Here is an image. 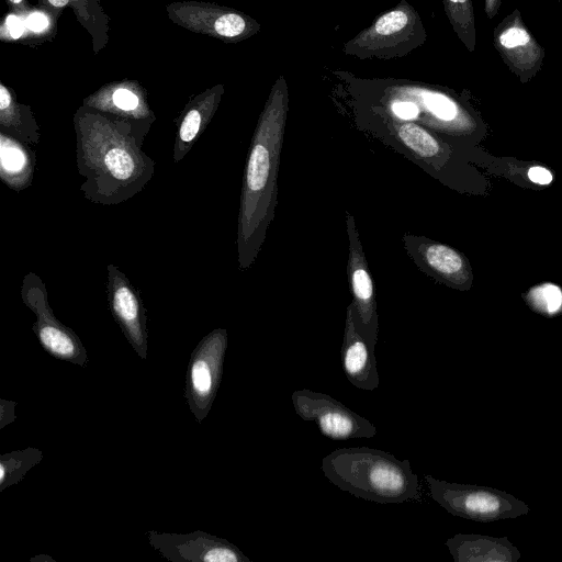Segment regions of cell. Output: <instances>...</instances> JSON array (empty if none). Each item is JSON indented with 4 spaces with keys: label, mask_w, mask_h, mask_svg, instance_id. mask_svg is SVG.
Instances as JSON below:
<instances>
[{
    "label": "cell",
    "mask_w": 562,
    "mask_h": 562,
    "mask_svg": "<svg viewBox=\"0 0 562 562\" xmlns=\"http://www.w3.org/2000/svg\"><path fill=\"white\" fill-rule=\"evenodd\" d=\"M145 136L123 121H76L77 168L85 178L79 190L88 201L119 205L145 188L155 172V161L143 150Z\"/></svg>",
    "instance_id": "1"
},
{
    "label": "cell",
    "mask_w": 562,
    "mask_h": 562,
    "mask_svg": "<svg viewBox=\"0 0 562 562\" xmlns=\"http://www.w3.org/2000/svg\"><path fill=\"white\" fill-rule=\"evenodd\" d=\"M288 109V85L280 75L259 116L245 166L236 241L240 270H247L257 259L274 217Z\"/></svg>",
    "instance_id": "2"
},
{
    "label": "cell",
    "mask_w": 562,
    "mask_h": 562,
    "mask_svg": "<svg viewBox=\"0 0 562 562\" xmlns=\"http://www.w3.org/2000/svg\"><path fill=\"white\" fill-rule=\"evenodd\" d=\"M324 475L338 488L379 504L418 499L420 485L408 459L369 447L339 448L322 460Z\"/></svg>",
    "instance_id": "3"
},
{
    "label": "cell",
    "mask_w": 562,
    "mask_h": 562,
    "mask_svg": "<svg viewBox=\"0 0 562 562\" xmlns=\"http://www.w3.org/2000/svg\"><path fill=\"white\" fill-rule=\"evenodd\" d=\"M426 40L427 32L418 11L408 1L401 0L347 41L342 50L361 60H389L408 55Z\"/></svg>",
    "instance_id": "4"
},
{
    "label": "cell",
    "mask_w": 562,
    "mask_h": 562,
    "mask_svg": "<svg viewBox=\"0 0 562 562\" xmlns=\"http://www.w3.org/2000/svg\"><path fill=\"white\" fill-rule=\"evenodd\" d=\"M383 81L416 104L417 121L423 125L449 136H482L485 126L479 112L454 90L406 79L383 78Z\"/></svg>",
    "instance_id": "5"
},
{
    "label": "cell",
    "mask_w": 562,
    "mask_h": 562,
    "mask_svg": "<svg viewBox=\"0 0 562 562\" xmlns=\"http://www.w3.org/2000/svg\"><path fill=\"white\" fill-rule=\"evenodd\" d=\"M430 497L449 514L479 522L514 519L529 506L513 494L495 487L447 482L425 475Z\"/></svg>",
    "instance_id": "6"
},
{
    "label": "cell",
    "mask_w": 562,
    "mask_h": 562,
    "mask_svg": "<svg viewBox=\"0 0 562 562\" xmlns=\"http://www.w3.org/2000/svg\"><path fill=\"white\" fill-rule=\"evenodd\" d=\"M20 292L23 303L36 317L33 331L42 347L57 359L85 367L87 350L75 331L54 315L43 280L34 272L26 273Z\"/></svg>",
    "instance_id": "7"
},
{
    "label": "cell",
    "mask_w": 562,
    "mask_h": 562,
    "mask_svg": "<svg viewBox=\"0 0 562 562\" xmlns=\"http://www.w3.org/2000/svg\"><path fill=\"white\" fill-rule=\"evenodd\" d=\"M227 344V330L216 328L203 337L191 353L184 397L199 423L207 416L220 387Z\"/></svg>",
    "instance_id": "8"
},
{
    "label": "cell",
    "mask_w": 562,
    "mask_h": 562,
    "mask_svg": "<svg viewBox=\"0 0 562 562\" xmlns=\"http://www.w3.org/2000/svg\"><path fill=\"white\" fill-rule=\"evenodd\" d=\"M295 413L305 422H313L319 431L333 440L372 438L376 427L328 394L307 389L291 395Z\"/></svg>",
    "instance_id": "9"
},
{
    "label": "cell",
    "mask_w": 562,
    "mask_h": 562,
    "mask_svg": "<svg viewBox=\"0 0 562 562\" xmlns=\"http://www.w3.org/2000/svg\"><path fill=\"white\" fill-rule=\"evenodd\" d=\"M348 235L347 272L352 294L356 327L360 335L375 347L379 333L374 282L359 238L355 217L346 211Z\"/></svg>",
    "instance_id": "10"
},
{
    "label": "cell",
    "mask_w": 562,
    "mask_h": 562,
    "mask_svg": "<svg viewBox=\"0 0 562 562\" xmlns=\"http://www.w3.org/2000/svg\"><path fill=\"white\" fill-rule=\"evenodd\" d=\"M493 45L508 69L521 83L531 81L541 70L544 49L514 9L493 30Z\"/></svg>",
    "instance_id": "11"
},
{
    "label": "cell",
    "mask_w": 562,
    "mask_h": 562,
    "mask_svg": "<svg viewBox=\"0 0 562 562\" xmlns=\"http://www.w3.org/2000/svg\"><path fill=\"white\" fill-rule=\"evenodd\" d=\"M105 286L113 318L132 348L145 360L148 351L147 316L139 291L112 263L106 266Z\"/></svg>",
    "instance_id": "12"
},
{
    "label": "cell",
    "mask_w": 562,
    "mask_h": 562,
    "mask_svg": "<svg viewBox=\"0 0 562 562\" xmlns=\"http://www.w3.org/2000/svg\"><path fill=\"white\" fill-rule=\"evenodd\" d=\"M403 241L414 262L438 282L460 291L471 289L474 274L469 259L458 249L423 236L406 234Z\"/></svg>",
    "instance_id": "13"
},
{
    "label": "cell",
    "mask_w": 562,
    "mask_h": 562,
    "mask_svg": "<svg viewBox=\"0 0 562 562\" xmlns=\"http://www.w3.org/2000/svg\"><path fill=\"white\" fill-rule=\"evenodd\" d=\"M150 546L175 562H250L235 544L226 539L203 532L148 533Z\"/></svg>",
    "instance_id": "14"
},
{
    "label": "cell",
    "mask_w": 562,
    "mask_h": 562,
    "mask_svg": "<svg viewBox=\"0 0 562 562\" xmlns=\"http://www.w3.org/2000/svg\"><path fill=\"white\" fill-rule=\"evenodd\" d=\"M340 357L345 375L353 386L366 391H373L379 386L374 346L358 331L352 303L347 307Z\"/></svg>",
    "instance_id": "15"
},
{
    "label": "cell",
    "mask_w": 562,
    "mask_h": 562,
    "mask_svg": "<svg viewBox=\"0 0 562 562\" xmlns=\"http://www.w3.org/2000/svg\"><path fill=\"white\" fill-rule=\"evenodd\" d=\"M446 546L454 562H517L521 557L507 537L457 533Z\"/></svg>",
    "instance_id": "16"
},
{
    "label": "cell",
    "mask_w": 562,
    "mask_h": 562,
    "mask_svg": "<svg viewBox=\"0 0 562 562\" xmlns=\"http://www.w3.org/2000/svg\"><path fill=\"white\" fill-rule=\"evenodd\" d=\"M36 155L29 145L0 132V178L15 192L27 189L34 179Z\"/></svg>",
    "instance_id": "17"
},
{
    "label": "cell",
    "mask_w": 562,
    "mask_h": 562,
    "mask_svg": "<svg viewBox=\"0 0 562 562\" xmlns=\"http://www.w3.org/2000/svg\"><path fill=\"white\" fill-rule=\"evenodd\" d=\"M384 119L394 136L417 157L434 161L446 154L443 144L429 130L414 121H403L373 110Z\"/></svg>",
    "instance_id": "18"
},
{
    "label": "cell",
    "mask_w": 562,
    "mask_h": 562,
    "mask_svg": "<svg viewBox=\"0 0 562 562\" xmlns=\"http://www.w3.org/2000/svg\"><path fill=\"white\" fill-rule=\"evenodd\" d=\"M448 21L469 53L476 46L475 15L472 0H442Z\"/></svg>",
    "instance_id": "19"
},
{
    "label": "cell",
    "mask_w": 562,
    "mask_h": 562,
    "mask_svg": "<svg viewBox=\"0 0 562 562\" xmlns=\"http://www.w3.org/2000/svg\"><path fill=\"white\" fill-rule=\"evenodd\" d=\"M501 162L492 164V171L499 173L510 180L525 182L527 187H546L552 183L554 176L552 171L538 162H524L513 159H498Z\"/></svg>",
    "instance_id": "20"
},
{
    "label": "cell",
    "mask_w": 562,
    "mask_h": 562,
    "mask_svg": "<svg viewBox=\"0 0 562 562\" xmlns=\"http://www.w3.org/2000/svg\"><path fill=\"white\" fill-rule=\"evenodd\" d=\"M43 460V452L26 448L0 457V491L19 483L25 474Z\"/></svg>",
    "instance_id": "21"
},
{
    "label": "cell",
    "mask_w": 562,
    "mask_h": 562,
    "mask_svg": "<svg viewBox=\"0 0 562 562\" xmlns=\"http://www.w3.org/2000/svg\"><path fill=\"white\" fill-rule=\"evenodd\" d=\"M526 305L547 318L562 315V286L554 282H541L521 294Z\"/></svg>",
    "instance_id": "22"
},
{
    "label": "cell",
    "mask_w": 562,
    "mask_h": 562,
    "mask_svg": "<svg viewBox=\"0 0 562 562\" xmlns=\"http://www.w3.org/2000/svg\"><path fill=\"white\" fill-rule=\"evenodd\" d=\"M260 25L256 22H249L245 16L236 12H227L220 15L214 23L217 34L224 37H238L246 35L249 31H257Z\"/></svg>",
    "instance_id": "23"
},
{
    "label": "cell",
    "mask_w": 562,
    "mask_h": 562,
    "mask_svg": "<svg viewBox=\"0 0 562 562\" xmlns=\"http://www.w3.org/2000/svg\"><path fill=\"white\" fill-rule=\"evenodd\" d=\"M113 105L121 112L132 113L139 108L138 97L128 89L120 88L112 94Z\"/></svg>",
    "instance_id": "24"
},
{
    "label": "cell",
    "mask_w": 562,
    "mask_h": 562,
    "mask_svg": "<svg viewBox=\"0 0 562 562\" xmlns=\"http://www.w3.org/2000/svg\"><path fill=\"white\" fill-rule=\"evenodd\" d=\"M0 428L15 420L16 415L14 414L15 403L11 401H0Z\"/></svg>",
    "instance_id": "25"
},
{
    "label": "cell",
    "mask_w": 562,
    "mask_h": 562,
    "mask_svg": "<svg viewBox=\"0 0 562 562\" xmlns=\"http://www.w3.org/2000/svg\"><path fill=\"white\" fill-rule=\"evenodd\" d=\"M48 25V20L46 15H44L41 12H35L29 15L26 20V26L34 31V32H41L44 29H46Z\"/></svg>",
    "instance_id": "26"
},
{
    "label": "cell",
    "mask_w": 562,
    "mask_h": 562,
    "mask_svg": "<svg viewBox=\"0 0 562 562\" xmlns=\"http://www.w3.org/2000/svg\"><path fill=\"white\" fill-rule=\"evenodd\" d=\"M7 25L12 37L18 38L22 35L24 24L21 19L14 15H9L7 19Z\"/></svg>",
    "instance_id": "27"
},
{
    "label": "cell",
    "mask_w": 562,
    "mask_h": 562,
    "mask_svg": "<svg viewBox=\"0 0 562 562\" xmlns=\"http://www.w3.org/2000/svg\"><path fill=\"white\" fill-rule=\"evenodd\" d=\"M503 0H484V12L487 19H493L499 11Z\"/></svg>",
    "instance_id": "28"
},
{
    "label": "cell",
    "mask_w": 562,
    "mask_h": 562,
    "mask_svg": "<svg viewBox=\"0 0 562 562\" xmlns=\"http://www.w3.org/2000/svg\"><path fill=\"white\" fill-rule=\"evenodd\" d=\"M11 101L12 98L9 90L5 87L0 86V109H4L5 106H8L11 103Z\"/></svg>",
    "instance_id": "29"
},
{
    "label": "cell",
    "mask_w": 562,
    "mask_h": 562,
    "mask_svg": "<svg viewBox=\"0 0 562 562\" xmlns=\"http://www.w3.org/2000/svg\"><path fill=\"white\" fill-rule=\"evenodd\" d=\"M54 7L61 8L67 4L68 0H48Z\"/></svg>",
    "instance_id": "30"
},
{
    "label": "cell",
    "mask_w": 562,
    "mask_h": 562,
    "mask_svg": "<svg viewBox=\"0 0 562 562\" xmlns=\"http://www.w3.org/2000/svg\"><path fill=\"white\" fill-rule=\"evenodd\" d=\"M14 3H20L22 0H11Z\"/></svg>",
    "instance_id": "31"
},
{
    "label": "cell",
    "mask_w": 562,
    "mask_h": 562,
    "mask_svg": "<svg viewBox=\"0 0 562 562\" xmlns=\"http://www.w3.org/2000/svg\"><path fill=\"white\" fill-rule=\"evenodd\" d=\"M555 1L560 2V1H562V0H555Z\"/></svg>",
    "instance_id": "32"
}]
</instances>
